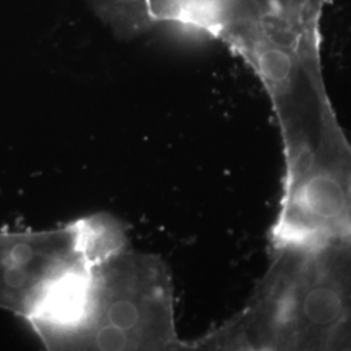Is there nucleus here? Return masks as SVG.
I'll use <instances>...</instances> for the list:
<instances>
[{
    "mask_svg": "<svg viewBox=\"0 0 351 351\" xmlns=\"http://www.w3.org/2000/svg\"><path fill=\"white\" fill-rule=\"evenodd\" d=\"M51 350L184 351L173 280L163 259L125 247L90 268L82 313L43 339Z\"/></svg>",
    "mask_w": 351,
    "mask_h": 351,
    "instance_id": "2",
    "label": "nucleus"
},
{
    "mask_svg": "<svg viewBox=\"0 0 351 351\" xmlns=\"http://www.w3.org/2000/svg\"><path fill=\"white\" fill-rule=\"evenodd\" d=\"M191 350H351V241L271 245L246 303Z\"/></svg>",
    "mask_w": 351,
    "mask_h": 351,
    "instance_id": "1",
    "label": "nucleus"
}]
</instances>
